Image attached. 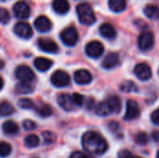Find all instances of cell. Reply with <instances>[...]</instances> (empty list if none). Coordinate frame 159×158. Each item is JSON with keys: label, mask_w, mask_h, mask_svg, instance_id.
Instances as JSON below:
<instances>
[{"label": "cell", "mask_w": 159, "mask_h": 158, "mask_svg": "<svg viewBox=\"0 0 159 158\" xmlns=\"http://www.w3.org/2000/svg\"><path fill=\"white\" fill-rule=\"evenodd\" d=\"M118 158H142L140 156H133L129 151L128 150H122L118 153Z\"/></svg>", "instance_id": "37"}, {"label": "cell", "mask_w": 159, "mask_h": 158, "mask_svg": "<svg viewBox=\"0 0 159 158\" xmlns=\"http://www.w3.org/2000/svg\"><path fill=\"white\" fill-rule=\"evenodd\" d=\"M39 142L40 140L35 134H30L24 139V145L27 148H35L36 146H38Z\"/></svg>", "instance_id": "26"}, {"label": "cell", "mask_w": 159, "mask_h": 158, "mask_svg": "<svg viewBox=\"0 0 159 158\" xmlns=\"http://www.w3.org/2000/svg\"><path fill=\"white\" fill-rule=\"evenodd\" d=\"M37 45L42 51L47 53H56L59 50V47L56 44V42H54L49 38H45V37L39 38L37 41Z\"/></svg>", "instance_id": "11"}, {"label": "cell", "mask_w": 159, "mask_h": 158, "mask_svg": "<svg viewBox=\"0 0 159 158\" xmlns=\"http://www.w3.org/2000/svg\"><path fill=\"white\" fill-rule=\"evenodd\" d=\"M52 7L58 14H66L70 9V4L67 0H53Z\"/></svg>", "instance_id": "17"}, {"label": "cell", "mask_w": 159, "mask_h": 158, "mask_svg": "<svg viewBox=\"0 0 159 158\" xmlns=\"http://www.w3.org/2000/svg\"><path fill=\"white\" fill-rule=\"evenodd\" d=\"M76 13L80 23L91 25L96 21V16L93 8L88 3H81L76 7Z\"/></svg>", "instance_id": "2"}, {"label": "cell", "mask_w": 159, "mask_h": 158, "mask_svg": "<svg viewBox=\"0 0 159 158\" xmlns=\"http://www.w3.org/2000/svg\"><path fill=\"white\" fill-rule=\"evenodd\" d=\"M155 44V36L154 34L150 31L143 32L138 38V46L141 50H149L153 47Z\"/></svg>", "instance_id": "5"}, {"label": "cell", "mask_w": 159, "mask_h": 158, "mask_svg": "<svg viewBox=\"0 0 159 158\" xmlns=\"http://www.w3.org/2000/svg\"><path fill=\"white\" fill-rule=\"evenodd\" d=\"M120 89L124 92L129 93V92L137 91V86L132 81H126V82L121 84Z\"/></svg>", "instance_id": "29"}, {"label": "cell", "mask_w": 159, "mask_h": 158, "mask_svg": "<svg viewBox=\"0 0 159 158\" xmlns=\"http://www.w3.org/2000/svg\"><path fill=\"white\" fill-rule=\"evenodd\" d=\"M58 103L59 105L65 111H73L76 106L74 102L73 97L69 94H61L58 97Z\"/></svg>", "instance_id": "15"}, {"label": "cell", "mask_w": 159, "mask_h": 158, "mask_svg": "<svg viewBox=\"0 0 159 158\" xmlns=\"http://www.w3.org/2000/svg\"><path fill=\"white\" fill-rule=\"evenodd\" d=\"M133 71H134L135 75L142 81L149 80L152 77V70L147 63H144V62L138 63L134 67Z\"/></svg>", "instance_id": "9"}, {"label": "cell", "mask_w": 159, "mask_h": 158, "mask_svg": "<svg viewBox=\"0 0 159 158\" xmlns=\"http://www.w3.org/2000/svg\"><path fill=\"white\" fill-rule=\"evenodd\" d=\"M35 111L41 117H48L52 114V108L48 104H41L36 106Z\"/></svg>", "instance_id": "28"}, {"label": "cell", "mask_w": 159, "mask_h": 158, "mask_svg": "<svg viewBox=\"0 0 159 158\" xmlns=\"http://www.w3.org/2000/svg\"><path fill=\"white\" fill-rule=\"evenodd\" d=\"M85 50L89 57L97 59L102 56V54L104 51V47L101 42L95 40V41H91V42L88 43Z\"/></svg>", "instance_id": "8"}, {"label": "cell", "mask_w": 159, "mask_h": 158, "mask_svg": "<svg viewBox=\"0 0 159 158\" xmlns=\"http://www.w3.org/2000/svg\"><path fill=\"white\" fill-rule=\"evenodd\" d=\"M108 6L113 12L119 13L125 10L127 7V3L126 0H109Z\"/></svg>", "instance_id": "20"}, {"label": "cell", "mask_w": 159, "mask_h": 158, "mask_svg": "<svg viewBox=\"0 0 159 158\" xmlns=\"http://www.w3.org/2000/svg\"><path fill=\"white\" fill-rule=\"evenodd\" d=\"M34 64L35 68L40 72H46L50 69V67L53 65V61L49 59L44 58V57H38L34 60Z\"/></svg>", "instance_id": "18"}, {"label": "cell", "mask_w": 159, "mask_h": 158, "mask_svg": "<svg viewBox=\"0 0 159 158\" xmlns=\"http://www.w3.org/2000/svg\"><path fill=\"white\" fill-rule=\"evenodd\" d=\"M13 13L16 16V18L20 19V20H25L29 18L31 14V9L29 6L23 2V1H19L13 6Z\"/></svg>", "instance_id": "10"}, {"label": "cell", "mask_w": 159, "mask_h": 158, "mask_svg": "<svg viewBox=\"0 0 159 158\" xmlns=\"http://www.w3.org/2000/svg\"><path fill=\"white\" fill-rule=\"evenodd\" d=\"M22 126H23V129H24L25 130H28V131L34 130V129H36V124H35V122H34L33 120H29V119L24 120L23 123H22Z\"/></svg>", "instance_id": "35"}, {"label": "cell", "mask_w": 159, "mask_h": 158, "mask_svg": "<svg viewBox=\"0 0 159 158\" xmlns=\"http://www.w3.org/2000/svg\"><path fill=\"white\" fill-rule=\"evenodd\" d=\"M136 142L139 143V144H145L147 143L148 142V136L146 133H143V132H141L139 133L137 136H136Z\"/></svg>", "instance_id": "36"}, {"label": "cell", "mask_w": 159, "mask_h": 158, "mask_svg": "<svg viewBox=\"0 0 159 158\" xmlns=\"http://www.w3.org/2000/svg\"><path fill=\"white\" fill-rule=\"evenodd\" d=\"M34 88L31 83L28 82H20L15 87V91L18 94H29L34 91Z\"/></svg>", "instance_id": "22"}, {"label": "cell", "mask_w": 159, "mask_h": 158, "mask_svg": "<svg viewBox=\"0 0 159 158\" xmlns=\"http://www.w3.org/2000/svg\"><path fill=\"white\" fill-rule=\"evenodd\" d=\"M151 120L155 125L159 126V108L154 111L151 115Z\"/></svg>", "instance_id": "38"}, {"label": "cell", "mask_w": 159, "mask_h": 158, "mask_svg": "<svg viewBox=\"0 0 159 158\" xmlns=\"http://www.w3.org/2000/svg\"><path fill=\"white\" fill-rule=\"evenodd\" d=\"M3 65H4V63H3V61H0V69H1L2 67H3Z\"/></svg>", "instance_id": "42"}, {"label": "cell", "mask_w": 159, "mask_h": 158, "mask_svg": "<svg viewBox=\"0 0 159 158\" xmlns=\"http://www.w3.org/2000/svg\"><path fill=\"white\" fill-rule=\"evenodd\" d=\"M112 113H119L121 110V101L117 96H111L106 101Z\"/></svg>", "instance_id": "23"}, {"label": "cell", "mask_w": 159, "mask_h": 158, "mask_svg": "<svg viewBox=\"0 0 159 158\" xmlns=\"http://www.w3.org/2000/svg\"><path fill=\"white\" fill-rule=\"evenodd\" d=\"M50 81L52 85L56 88H64L69 85L71 79L66 72L62 70H58L52 74Z\"/></svg>", "instance_id": "6"}, {"label": "cell", "mask_w": 159, "mask_h": 158, "mask_svg": "<svg viewBox=\"0 0 159 158\" xmlns=\"http://www.w3.org/2000/svg\"><path fill=\"white\" fill-rule=\"evenodd\" d=\"M18 105L24 109V110H29V109H33L34 107V103L31 99H27V98H23L20 99L18 102Z\"/></svg>", "instance_id": "31"}, {"label": "cell", "mask_w": 159, "mask_h": 158, "mask_svg": "<svg viewBox=\"0 0 159 158\" xmlns=\"http://www.w3.org/2000/svg\"><path fill=\"white\" fill-rule=\"evenodd\" d=\"M60 36L62 43L68 47H74L78 41V32L74 26H69L62 30Z\"/></svg>", "instance_id": "3"}, {"label": "cell", "mask_w": 159, "mask_h": 158, "mask_svg": "<svg viewBox=\"0 0 159 158\" xmlns=\"http://www.w3.org/2000/svg\"><path fill=\"white\" fill-rule=\"evenodd\" d=\"M100 33H101L102 36H103L104 38H107V39H113L116 35V29L113 27L112 24L107 23V22L102 23L100 26Z\"/></svg>", "instance_id": "19"}, {"label": "cell", "mask_w": 159, "mask_h": 158, "mask_svg": "<svg viewBox=\"0 0 159 158\" xmlns=\"http://www.w3.org/2000/svg\"><path fill=\"white\" fill-rule=\"evenodd\" d=\"M42 135H43V138H44V141H45L46 143H52V142H55L56 136H55L54 133H52L50 131H46Z\"/></svg>", "instance_id": "34"}, {"label": "cell", "mask_w": 159, "mask_h": 158, "mask_svg": "<svg viewBox=\"0 0 159 158\" xmlns=\"http://www.w3.org/2000/svg\"><path fill=\"white\" fill-rule=\"evenodd\" d=\"M144 14L149 19H157L159 17V7L156 5L149 4L143 9Z\"/></svg>", "instance_id": "24"}, {"label": "cell", "mask_w": 159, "mask_h": 158, "mask_svg": "<svg viewBox=\"0 0 159 158\" xmlns=\"http://www.w3.org/2000/svg\"><path fill=\"white\" fill-rule=\"evenodd\" d=\"M157 158H159V151L157 152Z\"/></svg>", "instance_id": "43"}, {"label": "cell", "mask_w": 159, "mask_h": 158, "mask_svg": "<svg viewBox=\"0 0 159 158\" xmlns=\"http://www.w3.org/2000/svg\"><path fill=\"white\" fill-rule=\"evenodd\" d=\"M14 113V107L8 102H0V116L10 115Z\"/></svg>", "instance_id": "27"}, {"label": "cell", "mask_w": 159, "mask_h": 158, "mask_svg": "<svg viewBox=\"0 0 159 158\" xmlns=\"http://www.w3.org/2000/svg\"><path fill=\"white\" fill-rule=\"evenodd\" d=\"M74 78L78 85H88L92 81V74L86 69H80L75 73Z\"/></svg>", "instance_id": "14"}, {"label": "cell", "mask_w": 159, "mask_h": 158, "mask_svg": "<svg viewBox=\"0 0 159 158\" xmlns=\"http://www.w3.org/2000/svg\"><path fill=\"white\" fill-rule=\"evenodd\" d=\"M34 27L35 29L40 33H47L48 32L52 27L51 20L47 16H39L34 20Z\"/></svg>", "instance_id": "13"}, {"label": "cell", "mask_w": 159, "mask_h": 158, "mask_svg": "<svg viewBox=\"0 0 159 158\" xmlns=\"http://www.w3.org/2000/svg\"><path fill=\"white\" fill-rule=\"evenodd\" d=\"M119 61H120L119 55L117 53L111 52L103 59L102 62V66L104 69H113L119 64Z\"/></svg>", "instance_id": "16"}, {"label": "cell", "mask_w": 159, "mask_h": 158, "mask_svg": "<svg viewBox=\"0 0 159 158\" xmlns=\"http://www.w3.org/2000/svg\"><path fill=\"white\" fill-rule=\"evenodd\" d=\"M69 158H91L89 155H87V154H84V153H82V152H79V151H77V152H74L71 156H70V157Z\"/></svg>", "instance_id": "39"}, {"label": "cell", "mask_w": 159, "mask_h": 158, "mask_svg": "<svg viewBox=\"0 0 159 158\" xmlns=\"http://www.w3.org/2000/svg\"><path fill=\"white\" fill-rule=\"evenodd\" d=\"M86 104H87V107H88V109H89V110H90V109L93 107V105H94V101H93L92 99H89Z\"/></svg>", "instance_id": "40"}, {"label": "cell", "mask_w": 159, "mask_h": 158, "mask_svg": "<svg viewBox=\"0 0 159 158\" xmlns=\"http://www.w3.org/2000/svg\"><path fill=\"white\" fill-rule=\"evenodd\" d=\"M13 31L15 34L22 39H29L33 36V29L28 22L19 21L15 24Z\"/></svg>", "instance_id": "7"}, {"label": "cell", "mask_w": 159, "mask_h": 158, "mask_svg": "<svg viewBox=\"0 0 159 158\" xmlns=\"http://www.w3.org/2000/svg\"><path fill=\"white\" fill-rule=\"evenodd\" d=\"M3 86H4V81H3V79H2V77L0 76V90L2 89V88H3Z\"/></svg>", "instance_id": "41"}, {"label": "cell", "mask_w": 159, "mask_h": 158, "mask_svg": "<svg viewBox=\"0 0 159 158\" xmlns=\"http://www.w3.org/2000/svg\"><path fill=\"white\" fill-rule=\"evenodd\" d=\"M95 111H96V114L100 116H106L112 113L107 102H102L98 103L95 107Z\"/></svg>", "instance_id": "25"}, {"label": "cell", "mask_w": 159, "mask_h": 158, "mask_svg": "<svg viewBox=\"0 0 159 158\" xmlns=\"http://www.w3.org/2000/svg\"><path fill=\"white\" fill-rule=\"evenodd\" d=\"M15 76L20 82H32L34 79V71L27 65H20L15 70Z\"/></svg>", "instance_id": "4"}, {"label": "cell", "mask_w": 159, "mask_h": 158, "mask_svg": "<svg viewBox=\"0 0 159 158\" xmlns=\"http://www.w3.org/2000/svg\"><path fill=\"white\" fill-rule=\"evenodd\" d=\"M73 97V100H74V102L76 106H82L84 104V102H85V98L84 96H82L81 94L79 93H74L72 95Z\"/></svg>", "instance_id": "33"}, {"label": "cell", "mask_w": 159, "mask_h": 158, "mask_svg": "<svg viewBox=\"0 0 159 158\" xmlns=\"http://www.w3.org/2000/svg\"><path fill=\"white\" fill-rule=\"evenodd\" d=\"M140 115V107L139 104L133 101V100H129L127 102V109H126V113L124 115V119L125 120H133L135 118H137Z\"/></svg>", "instance_id": "12"}, {"label": "cell", "mask_w": 159, "mask_h": 158, "mask_svg": "<svg viewBox=\"0 0 159 158\" xmlns=\"http://www.w3.org/2000/svg\"><path fill=\"white\" fill-rule=\"evenodd\" d=\"M82 146L87 153L96 156L103 155L108 149L105 139L95 131H88L83 135Z\"/></svg>", "instance_id": "1"}, {"label": "cell", "mask_w": 159, "mask_h": 158, "mask_svg": "<svg viewBox=\"0 0 159 158\" xmlns=\"http://www.w3.org/2000/svg\"><path fill=\"white\" fill-rule=\"evenodd\" d=\"M158 74H159V70H158Z\"/></svg>", "instance_id": "44"}, {"label": "cell", "mask_w": 159, "mask_h": 158, "mask_svg": "<svg viewBox=\"0 0 159 158\" xmlns=\"http://www.w3.org/2000/svg\"><path fill=\"white\" fill-rule=\"evenodd\" d=\"M10 20L9 12L5 7H0V23L7 24Z\"/></svg>", "instance_id": "32"}, {"label": "cell", "mask_w": 159, "mask_h": 158, "mask_svg": "<svg viewBox=\"0 0 159 158\" xmlns=\"http://www.w3.org/2000/svg\"><path fill=\"white\" fill-rule=\"evenodd\" d=\"M12 149L9 143L6 142H0V157H6L10 155Z\"/></svg>", "instance_id": "30"}, {"label": "cell", "mask_w": 159, "mask_h": 158, "mask_svg": "<svg viewBox=\"0 0 159 158\" xmlns=\"http://www.w3.org/2000/svg\"><path fill=\"white\" fill-rule=\"evenodd\" d=\"M2 129H3L4 133L7 135H14V134L18 133L19 126L14 121L8 120V121H6L2 125Z\"/></svg>", "instance_id": "21"}]
</instances>
